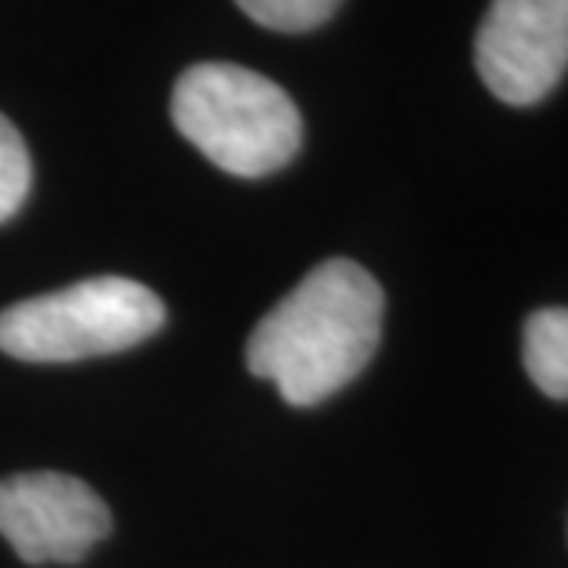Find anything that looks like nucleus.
I'll return each instance as SVG.
<instances>
[{
    "instance_id": "nucleus-6",
    "label": "nucleus",
    "mask_w": 568,
    "mask_h": 568,
    "mask_svg": "<svg viewBox=\"0 0 568 568\" xmlns=\"http://www.w3.org/2000/svg\"><path fill=\"white\" fill-rule=\"evenodd\" d=\"M525 369L534 386L568 402V306H547L525 323Z\"/></svg>"
},
{
    "instance_id": "nucleus-2",
    "label": "nucleus",
    "mask_w": 568,
    "mask_h": 568,
    "mask_svg": "<svg viewBox=\"0 0 568 568\" xmlns=\"http://www.w3.org/2000/svg\"><path fill=\"white\" fill-rule=\"evenodd\" d=\"M171 118L183 140L234 178L275 174L304 140V121L291 95L237 63L190 67L174 85Z\"/></svg>"
},
{
    "instance_id": "nucleus-7",
    "label": "nucleus",
    "mask_w": 568,
    "mask_h": 568,
    "mask_svg": "<svg viewBox=\"0 0 568 568\" xmlns=\"http://www.w3.org/2000/svg\"><path fill=\"white\" fill-rule=\"evenodd\" d=\"M32 162L20 130L0 114V224L13 219L29 196Z\"/></svg>"
},
{
    "instance_id": "nucleus-8",
    "label": "nucleus",
    "mask_w": 568,
    "mask_h": 568,
    "mask_svg": "<svg viewBox=\"0 0 568 568\" xmlns=\"http://www.w3.org/2000/svg\"><path fill=\"white\" fill-rule=\"evenodd\" d=\"M237 7L265 29L310 32L323 26L342 7V0H237Z\"/></svg>"
},
{
    "instance_id": "nucleus-3",
    "label": "nucleus",
    "mask_w": 568,
    "mask_h": 568,
    "mask_svg": "<svg viewBox=\"0 0 568 568\" xmlns=\"http://www.w3.org/2000/svg\"><path fill=\"white\" fill-rule=\"evenodd\" d=\"M164 325V304L145 284L102 275L0 313V351L29 364H70L140 345Z\"/></svg>"
},
{
    "instance_id": "nucleus-5",
    "label": "nucleus",
    "mask_w": 568,
    "mask_h": 568,
    "mask_svg": "<svg viewBox=\"0 0 568 568\" xmlns=\"http://www.w3.org/2000/svg\"><path fill=\"white\" fill-rule=\"evenodd\" d=\"M111 511L77 477L36 470L0 480V537L22 562H80L108 537Z\"/></svg>"
},
{
    "instance_id": "nucleus-1",
    "label": "nucleus",
    "mask_w": 568,
    "mask_h": 568,
    "mask_svg": "<svg viewBox=\"0 0 568 568\" xmlns=\"http://www.w3.org/2000/svg\"><path fill=\"white\" fill-rule=\"evenodd\" d=\"M383 313V287L364 265L328 260L260 320L246 342V366L275 383L284 402L320 405L373 361Z\"/></svg>"
},
{
    "instance_id": "nucleus-4",
    "label": "nucleus",
    "mask_w": 568,
    "mask_h": 568,
    "mask_svg": "<svg viewBox=\"0 0 568 568\" xmlns=\"http://www.w3.org/2000/svg\"><path fill=\"white\" fill-rule=\"evenodd\" d=\"M474 63L499 102H544L568 73V0H493Z\"/></svg>"
}]
</instances>
